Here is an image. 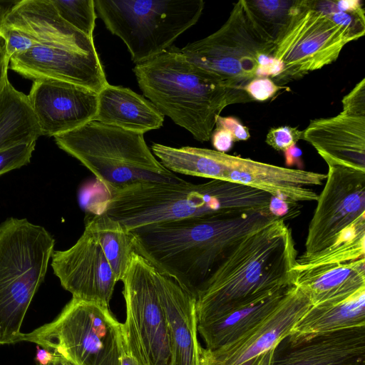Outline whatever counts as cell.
Masks as SVG:
<instances>
[{
    "instance_id": "19",
    "label": "cell",
    "mask_w": 365,
    "mask_h": 365,
    "mask_svg": "<svg viewBox=\"0 0 365 365\" xmlns=\"http://www.w3.org/2000/svg\"><path fill=\"white\" fill-rule=\"evenodd\" d=\"M4 26L18 33L24 51L36 45L97 51L93 38L65 21L51 0L19 1L7 16Z\"/></svg>"
},
{
    "instance_id": "17",
    "label": "cell",
    "mask_w": 365,
    "mask_h": 365,
    "mask_svg": "<svg viewBox=\"0 0 365 365\" xmlns=\"http://www.w3.org/2000/svg\"><path fill=\"white\" fill-rule=\"evenodd\" d=\"M338 115L310 120L302 140L311 144L327 166L365 171V110L342 105Z\"/></svg>"
},
{
    "instance_id": "28",
    "label": "cell",
    "mask_w": 365,
    "mask_h": 365,
    "mask_svg": "<svg viewBox=\"0 0 365 365\" xmlns=\"http://www.w3.org/2000/svg\"><path fill=\"white\" fill-rule=\"evenodd\" d=\"M295 0H243L253 21L272 40L286 24Z\"/></svg>"
},
{
    "instance_id": "27",
    "label": "cell",
    "mask_w": 365,
    "mask_h": 365,
    "mask_svg": "<svg viewBox=\"0 0 365 365\" xmlns=\"http://www.w3.org/2000/svg\"><path fill=\"white\" fill-rule=\"evenodd\" d=\"M86 225L100 244L118 282L122 281L135 252L131 232L104 212L96 213Z\"/></svg>"
},
{
    "instance_id": "1",
    "label": "cell",
    "mask_w": 365,
    "mask_h": 365,
    "mask_svg": "<svg viewBox=\"0 0 365 365\" xmlns=\"http://www.w3.org/2000/svg\"><path fill=\"white\" fill-rule=\"evenodd\" d=\"M277 219L266 212L217 214L148 225L130 232L135 252L195 297L245 236Z\"/></svg>"
},
{
    "instance_id": "22",
    "label": "cell",
    "mask_w": 365,
    "mask_h": 365,
    "mask_svg": "<svg viewBox=\"0 0 365 365\" xmlns=\"http://www.w3.org/2000/svg\"><path fill=\"white\" fill-rule=\"evenodd\" d=\"M294 270V285L314 306L341 302L365 287V257Z\"/></svg>"
},
{
    "instance_id": "42",
    "label": "cell",
    "mask_w": 365,
    "mask_h": 365,
    "mask_svg": "<svg viewBox=\"0 0 365 365\" xmlns=\"http://www.w3.org/2000/svg\"><path fill=\"white\" fill-rule=\"evenodd\" d=\"M48 365H73L68 361L66 360L65 359L58 356H56V359L49 363Z\"/></svg>"
},
{
    "instance_id": "6",
    "label": "cell",
    "mask_w": 365,
    "mask_h": 365,
    "mask_svg": "<svg viewBox=\"0 0 365 365\" xmlns=\"http://www.w3.org/2000/svg\"><path fill=\"white\" fill-rule=\"evenodd\" d=\"M53 138L61 150L92 173L107 193L141 183L185 181L157 159L143 133L91 120Z\"/></svg>"
},
{
    "instance_id": "34",
    "label": "cell",
    "mask_w": 365,
    "mask_h": 365,
    "mask_svg": "<svg viewBox=\"0 0 365 365\" xmlns=\"http://www.w3.org/2000/svg\"><path fill=\"white\" fill-rule=\"evenodd\" d=\"M300 207L298 203L289 202L271 196L269 210L274 217L285 221L297 217L300 212Z\"/></svg>"
},
{
    "instance_id": "21",
    "label": "cell",
    "mask_w": 365,
    "mask_h": 365,
    "mask_svg": "<svg viewBox=\"0 0 365 365\" xmlns=\"http://www.w3.org/2000/svg\"><path fill=\"white\" fill-rule=\"evenodd\" d=\"M155 282L171 342V365H201L196 299L170 276L155 268Z\"/></svg>"
},
{
    "instance_id": "23",
    "label": "cell",
    "mask_w": 365,
    "mask_h": 365,
    "mask_svg": "<svg viewBox=\"0 0 365 365\" xmlns=\"http://www.w3.org/2000/svg\"><path fill=\"white\" fill-rule=\"evenodd\" d=\"M165 116L146 98L131 89L108 83L98 93L93 120L144 134L163 126Z\"/></svg>"
},
{
    "instance_id": "25",
    "label": "cell",
    "mask_w": 365,
    "mask_h": 365,
    "mask_svg": "<svg viewBox=\"0 0 365 365\" xmlns=\"http://www.w3.org/2000/svg\"><path fill=\"white\" fill-rule=\"evenodd\" d=\"M365 326V287L335 303L312 305L296 323L292 338Z\"/></svg>"
},
{
    "instance_id": "37",
    "label": "cell",
    "mask_w": 365,
    "mask_h": 365,
    "mask_svg": "<svg viewBox=\"0 0 365 365\" xmlns=\"http://www.w3.org/2000/svg\"><path fill=\"white\" fill-rule=\"evenodd\" d=\"M285 162L288 165H296L302 162V152L297 144L284 151Z\"/></svg>"
},
{
    "instance_id": "29",
    "label": "cell",
    "mask_w": 365,
    "mask_h": 365,
    "mask_svg": "<svg viewBox=\"0 0 365 365\" xmlns=\"http://www.w3.org/2000/svg\"><path fill=\"white\" fill-rule=\"evenodd\" d=\"M59 16L88 38H93L97 17L94 0H51Z\"/></svg>"
},
{
    "instance_id": "11",
    "label": "cell",
    "mask_w": 365,
    "mask_h": 365,
    "mask_svg": "<svg viewBox=\"0 0 365 365\" xmlns=\"http://www.w3.org/2000/svg\"><path fill=\"white\" fill-rule=\"evenodd\" d=\"M187 58L223 81L243 88L257 77L258 58L272 56V41L238 1L215 32L180 48Z\"/></svg>"
},
{
    "instance_id": "39",
    "label": "cell",
    "mask_w": 365,
    "mask_h": 365,
    "mask_svg": "<svg viewBox=\"0 0 365 365\" xmlns=\"http://www.w3.org/2000/svg\"><path fill=\"white\" fill-rule=\"evenodd\" d=\"M19 1H0V33L7 16Z\"/></svg>"
},
{
    "instance_id": "8",
    "label": "cell",
    "mask_w": 365,
    "mask_h": 365,
    "mask_svg": "<svg viewBox=\"0 0 365 365\" xmlns=\"http://www.w3.org/2000/svg\"><path fill=\"white\" fill-rule=\"evenodd\" d=\"M55 240L26 218L0 224V345L21 341V327L44 280Z\"/></svg>"
},
{
    "instance_id": "43",
    "label": "cell",
    "mask_w": 365,
    "mask_h": 365,
    "mask_svg": "<svg viewBox=\"0 0 365 365\" xmlns=\"http://www.w3.org/2000/svg\"><path fill=\"white\" fill-rule=\"evenodd\" d=\"M1 38H0V43H1Z\"/></svg>"
},
{
    "instance_id": "26",
    "label": "cell",
    "mask_w": 365,
    "mask_h": 365,
    "mask_svg": "<svg viewBox=\"0 0 365 365\" xmlns=\"http://www.w3.org/2000/svg\"><path fill=\"white\" fill-rule=\"evenodd\" d=\"M40 136V127L28 96L8 80L0 93V150L36 142Z\"/></svg>"
},
{
    "instance_id": "15",
    "label": "cell",
    "mask_w": 365,
    "mask_h": 365,
    "mask_svg": "<svg viewBox=\"0 0 365 365\" xmlns=\"http://www.w3.org/2000/svg\"><path fill=\"white\" fill-rule=\"evenodd\" d=\"M27 96L41 135L76 129L93 120L98 110V93L68 82L36 80Z\"/></svg>"
},
{
    "instance_id": "31",
    "label": "cell",
    "mask_w": 365,
    "mask_h": 365,
    "mask_svg": "<svg viewBox=\"0 0 365 365\" xmlns=\"http://www.w3.org/2000/svg\"><path fill=\"white\" fill-rule=\"evenodd\" d=\"M300 140H302V130L297 127L283 125L270 128L265 142L274 150L284 152Z\"/></svg>"
},
{
    "instance_id": "14",
    "label": "cell",
    "mask_w": 365,
    "mask_h": 365,
    "mask_svg": "<svg viewBox=\"0 0 365 365\" xmlns=\"http://www.w3.org/2000/svg\"><path fill=\"white\" fill-rule=\"evenodd\" d=\"M312 306L306 294L292 286L279 304L247 331L217 349H203L201 365H242L276 348Z\"/></svg>"
},
{
    "instance_id": "40",
    "label": "cell",
    "mask_w": 365,
    "mask_h": 365,
    "mask_svg": "<svg viewBox=\"0 0 365 365\" xmlns=\"http://www.w3.org/2000/svg\"><path fill=\"white\" fill-rule=\"evenodd\" d=\"M275 349L276 348L271 349L260 355L257 357L253 365H272Z\"/></svg>"
},
{
    "instance_id": "3",
    "label": "cell",
    "mask_w": 365,
    "mask_h": 365,
    "mask_svg": "<svg viewBox=\"0 0 365 365\" xmlns=\"http://www.w3.org/2000/svg\"><path fill=\"white\" fill-rule=\"evenodd\" d=\"M133 72L143 96L202 143L210 139L225 107L252 101L243 88L196 66L175 46L136 64Z\"/></svg>"
},
{
    "instance_id": "2",
    "label": "cell",
    "mask_w": 365,
    "mask_h": 365,
    "mask_svg": "<svg viewBox=\"0 0 365 365\" xmlns=\"http://www.w3.org/2000/svg\"><path fill=\"white\" fill-rule=\"evenodd\" d=\"M297 255L292 232L282 219L247 234L197 291V323L294 285Z\"/></svg>"
},
{
    "instance_id": "18",
    "label": "cell",
    "mask_w": 365,
    "mask_h": 365,
    "mask_svg": "<svg viewBox=\"0 0 365 365\" xmlns=\"http://www.w3.org/2000/svg\"><path fill=\"white\" fill-rule=\"evenodd\" d=\"M226 180L259 190L289 202H317L313 188L323 185L327 174L281 167L227 154Z\"/></svg>"
},
{
    "instance_id": "38",
    "label": "cell",
    "mask_w": 365,
    "mask_h": 365,
    "mask_svg": "<svg viewBox=\"0 0 365 365\" xmlns=\"http://www.w3.org/2000/svg\"><path fill=\"white\" fill-rule=\"evenodd\" d=\"M56 356L51 351L37 345L34 358L37 365H48L56 359Z\"/></svg>"
},
{
    "instance_id": "16",
    "label": "cell",
    "mask_w": 365,
    "mask_h": 365,
    "mask_svg": "<svg viewBox=\"0 0 365 365\" xmlns=\"http://www.w3.org/2000/svg\"><path fill=\"white\" fill-rule=\"evenodd\" d=\"M11 69L26 78L57 80L99 93L108 83L96 52L36 45L9 59Z\"/></svg>"
},
{
    "instance_id": "13",
    "label": "cell",
    "mask_w": 365,
    "mask_h": 365,
    "mask_svg": "<svg viewBox=\"0 0 365 365\" xmlns=\"http://www.w3.org/2000/svg\"><path fill=\"white\" fill-rule=\"evenodd\" d=\"M51 259L54 274L73 298L108 307L118 280L88 226L72 247L54 250Z\"/></svg>"
},
{
    "instance_id": "36",
    "label": "cell",
    "mask_w": 365,
    "mask_h": 365,
    "mask_svg": "<svg viewBox=\"0 0 365 365\" xmlns=\"http://www.w3.org/2000/svg\"><path fill=\"white\" fill-rule=\"evenodd\" d=\"M9 58L7 56L1 40L0 43V93L8 79Z\"/></svg>"
},
{
    "instance_id": "24",
    "label": "cell",
    "mask_w": 365,
    "mask_h": 365,
    "mask_svg": "<svg viewBox=\"0 0 365 365\" xmlns=\"http://www.w3.org/2000/svg\"><path fill=\"white\" fill-rule=\"evenodd\" d=\"M292 286L245 307L198 322L197 331L202 337L206 349H217L252 328L279 304Z\"/></svg>"
},
{
    "instance_id": "35",
    "label": "cell",
    "mask_w": 365,
    "mask_h": 365,
    "mask_svg": "<svg viewBox=\"0 0 365 365\" xmlns=\"http://www.w3.org/2000/svg\"><path fill=\"white\" fill-rule=\"evenodd\" d=\"M210 138L215 150L225 153L232 148L235 143L230 131L217 125L215 126Z\"/></svg>"
},
{
    "instance_id": "9",
    "label": "cell",
    "mask_w": 365,
    "mask_h": 365,
    "mask_svg": "<svg viewBox=\"0 0 365 365\" xmlns=\"http://www.w3.org/2000/svg\"><path fill=\"white\" fill-rule=\"evenodd\" d=\"M96 14L136 65L173 46L200 19L202 0H94Z\"/></svg>"
},
{
    "instance_id": "10",
    "label": "cell",
    "mask_w": 365,
    "mask_h": 365,
    "mask_svg": "<svg viewBox=\"0 0 365 365\" xmlns=\"http://www.w3.org/2000/svg\"><path fill=\"white\" fill-rule=\"evenodd\" d=\"M21 341L73 365H120L125 351L122 324L108 307L73 297L53 322L23 333Z\"/></svg>"
},
{
    "instance_id": "5",
    "label": "cell",
    "mask_w": 365,
    "mask_h": 365,
    "mask_svg": "<svg viewBox=\"0 0 365 365\" xmlns=\"http://www.w3.org/2000/svg\"><path fill=\"white\" fill-rule=\"evenodd\" d=\"M365 33L361 1L295 0L274 42L272 56L283 65L278 86L334 62L346 44Z\"/></svg>"
},
{
    "instance_id": "33",
    "label": "cell",
    "mask_w": 365,
    "mask_h": 365,
    "mask_svg": "<svg viewBox=\"0 0 365 365\" xmlns=\"http://www.w3.org/2000/svg\"><path fill=\"white\" fill-rule=\"evenodd\" d=\"M215 125L222 127L229 130L235 142L247 140L250 138L249 128L235 117H222L220 115L217 119Z\"/></svg>"
},
{
    "instance_id": "12",
    "label": "cell",
    "mask_w": 365,
    "mask_h": 365,
    "mask_svg": "<svg viewBox=\"0 0 365 365\" xmlns=\"http://www.w3.org/2000/svg\"><path fill=\"white\" fill-rule=\"evenodd\" d=\"M155 272L153 264L133 252L122 279L126 309L122 324L124 346L139 365H171V342Z\"/></svg>"
},
{
    "instance_id": "32",
    "label": "cell",
    "mask_w": 365,
    "mask_h": 365,
    "mask_svg": "<svg viewBox=\"0 0 365 365\" xmlns=\"http://www.w3.org/2000/svg\"><path fill=\"white\" fill-rule=\"evenodd\" d=\"M284 88L277 85L270 78L258 77L248 82L244 90L252 101H264Z\"/></svg>"
},
{
    "instance_id": "4",
    "label": "cell",
    "mask_w": 365,
    "mask_h": 365,
    "mask_svg": "<svg viewBox=\"0 0 365 365\" xmlns=\"http://www.w3.org/2000/svg\"><path fill=\"white\" fill-rule=\"evenodd\" d=\"M270 200L267 192L227 180L148 182L108 193L99 212L118 220L130 232L148 225L206 215L269 212Z\"/></svg>"
},
{
    "instance_id": "20",
    "label": "cell",
    "mask_w": 365,
    "mask_h": 365,
    "mask_svg": "<svg viewBox=\"0 0 365 365\" xmlns=\"http://www.w3.org/2000/svg\"><path fill=\"white\" fill-rule=\"evenodd\" d=\"M283 341L272 365H365V326Z\"/></svg>"
},
{
    "instance_id": "30",
    "label": "cell",
    "mask_w": 365,
    "mask_h": 365,
    "mask_svg": "<svg viewBox=\"0 0 365 365\" xmlns=\"http://www.w3.org/2000/svg\"><path fill=\"white\" fill-rule=\"evenodd\" d=\"M36 142L21 143L0 150V175L29 163Z\"/></svg>"
},
{
    "instance_id": "7",
    "label": "cell",
    "mask_w": 365,
    "mask_h": 365,
    "mask_svg": "<svg viewBox=\"0 0 365 365\" xmlns=\"http://www.w3.org/2000/svg\"><path fill=\"white\" fill-rule=\"evenodd\" d=\"M304 247L295 266H303L320 254L331 262H345L364 256L365 171L328 166Z\"/></svg>"
},
{
    "instance_id": "41",
    "label": "cell",
    "mask_w": 365,
    "mask_h": 365,
    "mask_svg": "<svg viewBox=\"0 0 365 365\" xmlns=\"http://www.w3.org/2000/svg\"><path fill=\"white\" fill-rule=\"evenodd\" d=\"M120 365H139L138 363L125 351L123 354Z\"/></svg>"
}]
</instances>
